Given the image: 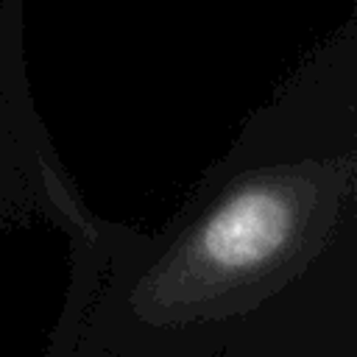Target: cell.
I'll use <instances>...</instances> for the list:
<instances>
[{
  "instance_id": "cell-1",
  "label": "cell",
  "mask_w": 357,
  "mask_h": 357,
  "mask_svg": "<svg viewBox=\"0 0 357 357\" xmlns=\"http://www.w3.org/2000/svg\"><path fill=\"white\" fill-rule=\"evenodd\" d=\"M70 357H357V20L156 229L106 220Z\"/></svg>"
},
{
  "instance_id": "cell-2",
  "label": "cell",
  "mask_w": 357,
  "mask_h": 357,
  "mask_svg": "<svg viewBox=\"0 0 357 357\" xmlns=\"http://www.w3.org/2000/svg\"><path fill=\"white\" fill-rule=\"evenodd\" d=\"M47 218L70 240L100 223L70 181L33 106L25 59L0 56V220Z\"/></svg>"
}]
</instances>
